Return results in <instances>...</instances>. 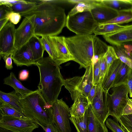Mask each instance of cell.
<instances>
[{
  "label": "cell",
  "instance_id": "6da1fadb",
  "mask_svg": "<svg viewBox=\"0 0 132 132\" xmlns=\"http://www.w3.org/2000/svg\"><path fill=\"white\" fill-rule=\"evenodd\" d=\"M40 3L31 11L22 16L35 15V35L39 37L56 36L65 26L67 19L60 1L39 0Z\"/></svg>",
  "mask_w": 132,
  "mask_h": 132
},
{
  "label": "cell",
  "instance_id": "7a4b0ae2",
  "mask_svg": "<svg viewBox=\"0 0 132 132\" xmlns=\"http://www.w3.org/2000/svg\"><path fill=\"white\" fill-rule=\"evenodd\" d=\"M65 45L79 65V69H86L93 61L104 54L108 46L95 35H77L64 37Z\"/></svg>",
  "mask_w": 132,
  "mask_h": 132
},
{
  "label": "cell",
  "instance_id": "3957f363",
  "mask_svg": "<svg viewBox=\"0 0 132 132\" xmlns=\"http://www.w3.org/2000/svg\"><path fill=\"white\" fill-rule=\"evenodd\" d=\"M40 80L38 89L45 101L52 105L57 99L64 79L60 71V67L49 56L36 61Z\"/></svg>",
  "mask_w": 132,
  "mask_h": 132
},
{
  "label": "cell",
  "instance_id": "277c9868",
  "mask_svg": "<svg viewBox=\"0 0 132 132\" xmlns=\"http://www.w3.org/2000/svg\"><path fill=\"white\" fill-rule=\"evenodd\" d=\"M22 112L26 117L46 126L53 122L52 106L45 101L38 89L20 99Z\"/></svg>",
  "mask_w": 132,
  "mask_h": 132
},
{
  "label": "cell",
  "instance_id": "5b68a950",
  "mask_svg": "<svg viewBox=\"0 0 132 132\" xmlns=\"http://www.w3.org/2000/svg\"><path fill=\"white\" fill-rule=\"evenodd\" d=\"M99 25L90 11H86L68 15L65 26L77 35L92 34Z\"/></svg>",
  "mask_w": 132,
  "mask_h": 132
},
{
  "label": "cell",
  "instance_id": "8992f818",
  "mask_svg": "<svg viewBox=\"0 0 132 132\" xmlns=\"http://www.w3.org/2000/svg\"><path fill=\"white\" fill-rule=\"evenodd\" d=\"M93 63L86 68L81 77L75 76L64 79V86L70 93L72 100L76 95L82 94L87 97L93 86Z\"/></svg>",
  "mask_w": 132,
  "mask_h": 132
},
{
  "label": "cell",
  "instance_id": "52a82bcc",
  "mask_svg": "<svg viewBox=\"0 0 132 132\" xmlns=\"http://www.w3.org/2000/svg\"><path fill=\"white\" fill-rule=\"evenodd\" d=\"M111 94L108 93V101L109 114L118 122L127 103L128 89L126 85L112 88Z\"/></svg>",
  "mask_w": 132,
  "mask_h": 132
},
{
  "label": "cell",
  "instance_id": "ba28073f",
  "mask_svg": "<svg viewBox=\"0 0 132 132\" xmlns=\"http://www.w3.org/2000/svg\"><path fill=\"white\" fill-rule=\"evenodd\" d=\"M52 111L53 121L59 132H71L69 108L62 98L57 99L53 104Z\"/></svg>",
  "mask_w": 132,
  "mask_h": 132
},
{
  "label": "cell",
  "instance_id": "9c48e42d",
  "mask_svg": "<svg viewBox=\"0 0 132 132\" xmlns=\"http://www.w3.org/2000/svg\"><path fill=\"white\" fill-rule=\"evenodd\" d=\"M39 126L37 122L34 119H22L0 114V127L13 132H32Z\"/></svg>",
  "mask_w": 132,
  "mask_h": 132
},
{
  "label": "cell",
  "instance_id": "30bf717a",
  "mask_svg": "<svg viewBox=\"0 0 132 132\" xmlns=\"http://www.w3.org/2000/svg\"><path fill=\"white\" fill-rule=\"evenodd\" d=\"M24 17L21 24L16 30L14 42L16 51L28 42L30 39L35 35V15L33 14Z\"/></svg>",
  "mask_w": 132,
  "mask_h": 132
},
{
  "label": "cell",
  "instance_id": "8fae6325",
  "mask_svg": "<svg viewBox=\"0 0 132 132\" xmlns=\"http://www.w3.org/2000/svg\"><path fill=\"white\" fill-rule=\"evenodd\" d=\"M108 92L104 90L99 84L97 85L96 94L90 103L93 112L103 124L109 116L108 101Z\"/></svg>",
  "mask_w": 132,
  "mask_h": 132
},
{
  "label": "cell",
  "instance_id": "7c38bea8",
  "mask_svg": "<svg viewBox=\"0 0 132 132\" xmlns=\"http://www.w3.org/2000/svg\"><path fill=\"white\" fill-rule=\"evenodd\" d=\"M16 29L14 24L10 22L7 23L0 30V58L15 53L14 47Z\"/></svg>",
  "mask_w": 132,
  "mask_h": 132
},
{
  "label": "cell",
  "instance_id": "4fadbf2b",
  "mask_svg": "<svg viewBox=\"0 0 132 132\" xmlns=\"http://www.w3.org/2000/svg\"><path fill=\"white\" fill-rule=\"evenodd\" d=\"M63 36H50L49 38L56 52L57 58L56 63L59 66L61 64L74 59L65 44Z\"/></svg>",
  "mask_w": 132,
  "mask_h": 132
},
{
  "label": "cell",
  "instance_id": "5bb4252c",
  "mask_svg": "<svg viewBox=\"0 0 132 132\" xmlns=\"http://www.w3.org/2000/svg\"><path fill=\"white\" fill-rule=\"evenodd\" d=\"M90 12L95 20L99 24H102L113 19L118 15V11L103 4L98 0Z\"/></svg>",
  "mask_w": 132,
  "mask_h": 132
},
{
  "label": "cell",
  "instance_id": "9a60e30c",
  "mask_svg": "<svg viewBox=\"0 0 132 132\" xmlns=\"http://www.w3.org/2000/svg\"><path fill=\"white\" fill-rule=\"evenodd\" d=\"M103 36L112 46L132 42V24L116 32Z\"/></svg>",
  "mask_w": 132,
  "mask_h": 132
},
{
  "label": "cell",
  "instance_id": "2e32d148",
  "mask_svg": "<svg viewBox=\"0 0 132 132\" xmlns=\"http://www.w3.org/2000/svg\"><path fill=\"white\" fill-rule=\"evenodd\" d=\"M12 59L17 66L28 67L33 65H35L36 64L34 60L28 42L16 51L12 55Z\"/></svg>",
  "mask_w": 132,
  "mask_h": 132
},
{
  "label": "cell",
  "instance_id": "e0dca14e",
  "mask_svg": "<svg viewBox=\"0 0 132 132\" xmlns=\"http://www.w3.org/2000/svg\"><path fill=\"white\" fill-rule=\"evenodd\" d=\"M74 103L69 108L71 116L76 119L83 117L90 103L86 97L82 94L76 96Z\"/></svg>",
  "mask_w": 132,
  "mask_h": 132
},
{
  "label": "cell",
  "instance_id": "ac0fdd59",
  "mask_svg": "<svg viewBox=\"0 0 132 132\" xmlns=\"http://www.w3.org/2000/svg\"><path fill=\"white\" fill-rule=\"evenodd\" d=\"M122 63L119 59L115 60L107 71L100 84L102 88L108 92L112 88L117 73Z\"/></svg>",
  "mask_w": 132,
  "mask_h": 132
},
{
  "label": "cell",
  "instance_id": "d6986e66",
  "mask_svg": "<svg viewBox=\"0 0 132 132\" xmlns=\"http://www.w3.org/2000/svg\"><path fill=\"white\" fill-rule=\"evenodd\" d=\"M88 132H108L105 124L95 116L90 104L87 109Z\"/></svg>",
  "mask_w": 132,
  "mask_h": 132
},
{
  "label": "cell",
  "instance_id": "ffe728a7",
  "mask_svg": "<svg viewBox=\"0 0 132 132\" xmlns=\"http://www.w3.org/2000/svg\"><path fill=\"white\" fill-rule=\"evenodd\" d=\"M67 1L72 4H76L68 14L71 15L79 13L90 11L94 7L98 0H68Z\"/></svg>",
  "mask_w": 132,
  "mask_h": 132
},
{
  "label": "cell",
  "instance_id": "44dd1931",
  "mask_svg": "<svg viewBox=\"0 0 132 132\" xmlns=\"http://www.w3.org/2000/svg\"><path fill=\"white\" fill-rule=\"evenodd\" d=\"M4 84L13 88L15 91L24 97L32 92L33 91L27 88L16 77L14 73L11 72L8 77L4 79Z\"/></svg>",
  "mask_w": 132,
  "mask_h": 132
},
{
  "label": "cell",
  "instance_id": "7402d4cb",
  "mask_svg": "<svg viewBox=\"0 0 132 132\" xmlns=\"http://www.w3.org/2000/svg\"><path fill=\"white\" fill-rule=\"evenodd\" d=\"M22 97L21 94L15 91L8 93L0 91V100L22 112L19 102Z\"/></svg>",
  "mask_w": 132,
  "mask_h": 132
},
{
  "label": "cell",
  "instance_id": "603a6c76",
  "mask_svg": "<svg viewBox=\"0 0 132 132\" xmlns=\"http://www.w3.org/2000/svg\"><path fill=\"white\" fill-rule=\"evenodd\" d=\"M28 43L34 61L36 62L42 58L45 50L40 38L35 35L30 39Z\"/></svg>",
  "mask_w": 132,
  "mask_h": 132
},
{
  "label": "cell",
  "instance_id": "cb8c5ba5",
  "mask_svg": "<svg viewBox=\"0 0 132 132\" xmlns=\"http://www.w3.org/2000/svg\"><path fill=\"white\" fill-rule=\"evenodd\" d=\"M0 114L22 119H29L22 111L0 100Z\"/></svg>",
  "mask_w": 132,
  "mask_h": 132
},
{
  "label": "cell",
  "instance_id": "d4e9b609",
  "mask_svg": "<svg viewBox=\"0 0 132 132\" xmlns=\"http://www.w3.org/2000/svg\"><path fill=\"white\" fill-rule=\"evenodd\" d=\"M128 25L122 26L113 23L100 24L95 29L94 33L96 36L108 35L123 29Z\"/></svg>",
  "mask_w": 132,
  "mask_h": 132
},
{
  "label": "cell",
  "instance_id": "484cf974",
  "mask_svg": "<svg viewBox=\"0 0 132 132\" xmlns=\"http://www.w3.org/2000/svg\"><path fill=\"white\" fill-rule=\"evenodd\" d=\"M113 46L118 59L132 70V53L127 51L122 44Z\"/></svg>",
  "mask_w": 132,
  "mask_h": 132
},
{
  "label": "cell",
  "instance_id": "4316f807",
  "mask_svg": "<svg viewBox=\"0 0 132 132\" xmlns=\"http://www.w3.org/2000/svg\"><path fill=\"white\" fill-rule=\"evenodd\" d=\"M104 5L118 11L132 9V4L127 0H101Z\"/></svg>",
  "mask_w": 132,
  "mask_h": 132
},
{
  "label": "cell",
  "instance_id": "83f0119b",
  "mask_svg": "<svg viewBox=\"0 0 132 132\" xmlns=\"http://www.w3.org/2000/svg\"><path fill=\"white\" fill-rule=\"evenodd\" d=\"M129 68L127 65L122 62L117 73L112 88L126 85Z\"/></svg>",
  "mask_w": 132,
  "mask_h": 132
},
{
  "label": "cell",
  "instance_id": "f1b7e54d",
  "mask_svg": "<svg viewBox=\"0 0 132 132\" xmlns=\"http://www.w3.org/2000/svg\"><path fill=\"white\" fill-rule=\"evenodd\" d=\"M37 4L35 2L27 1L26 3L15 4L9 9L11 11L21 14L31 11L35 9Z\"/></svg>",
  "mask_w": 132,
  "mask_h": 132
},
{
  "label": "cell",
  "instance_id": "f546056e",
  "mask_svg": "<svg viewBox=\"0 0 132 132\" xmlns=\"http://www.w3.org/2000/svg\"><path fill=\"white\" fill-rule=\"evenodd\" d=\"M118 12V15L116 17L103 24L113 23L119 25L132 21V9Z\"/></svg>",
  "mask_w": 132,
  "mask_h": 132
},
{
  "label": "cell",
  "instance_id": "4dcf8cb0",
  "mask_svg": "<svg viewBox=\"0 0 132 132\" xmlns=\"http://www.w3.org/2000/svg\"><path fill=\"white\" fill-rule=\"evenodd\" d=\"M70 120L74 125L77 132H88L87 109L82 118L76 119L71 116Z\"/></svg>",
  "mask_w": 132,
  "mask_h": 132
},
{
  "label": "cell",
  "instance_id": "1f68e13d",
  "mask_svg": "<svg viewBox=\"0 0 132 132\" xmlns=\"http://www.w3.org/2000/svg\"><path fill=\"white\" fill-rule=\"evenodd\" d=\"M40 39L45 50L48 54L49 56L56 63L57 58V54L50 41L49 37L42 36Z\"/></svg>",
  "mask_w": 132,
  "mask_h": 132
},
{
  "label": "cell",
  "instance_id": "d6a6232c",
  "mask_svg": "<svg viewBox=\"0 0 132 132\" xmlns=\"http://www.w3.org/2000/svg\"><path fill=\"white\" fill-rule=\"evenodd\" d=\"M118 122L122 128L126 132H132V114L122 115Z\"/></svg>",
  "mask_w": 132,
  "mask_h": 132
},
{
  "label": "cell",
  "instance_id": "836d02e7",
  "mask_svg": "<svg viewBox=\"0 0 132 132\" xmlns=\"http://www.w3.org/2000/svg\"><path fill=\"white\" fill-rule=\"evenodd\" d=\"M104 55L107 65V71L113 62L115 60L119 59L114 49L112 46H108L107 50Z\"/></svg>",
  "mask_w": 132,
  "mask_h": 132
},
{
  "label": "cell",
  "instance_id": "e575fe53",
  "mask_svg": "<svg viewBox=\"0 0 132 132\" xmlns=\"http://www.w3.org/2000/svg\"><path fill=\"white\" fill-rule=\"evenodd\" d=\"M93 65V85L97 86L99 84L100 79V70L98 59L94 60Z\"/></svg>",
  "mask_w": 132,
  "mask_h": 132
},
{
  "label": "cell",
  "instance_id": "d590c367",
  "mask_svg": "<svg viewBox=\"0 0 132 132\" xmlns=\"http://www.w3.org/2000/svg\"><path fill=\"white\" fill-rule=\"evenodd\" d=\"M104 54L98 58L100 70L99 84H101L106 72L107 65L106 60Z\"/></svg>",
  "mask_w": 132,
  "mask_h": 132
},
{
  "label": "cell",
  "instance_id": "8d00e7d4",
  "mask_svg": "<svg viewBox=\"0 0 132 132\" xmlns=\"http://www.w3.org/2000/svg\"><path fill=\"white\" fill-rule=\"evenodd\" d=\"M105 122L106 126L112 132H126L120 126L118 121L108 118Z\"/></svg>",
  "mask_w": 132,
  "mask_h": 132
},
{
  "label": "cell",
  "instance_id": "74e56055",
  "mask_svg": "<svg viewBox=\"0 0 132 132\" xmlns=\"http://www.w3.org/2000/svg\"><path fill=\"white\" fill-rule=\"evenodd\" d=\"M21 15L19 13L11 11L8 14L7 17L10 22L14 24H17L20 21Z\"/></svg>",
  "mask_w": 132,
  "mask_h": 132
},
{
  "label": "cell",
  "instance_id": "f35d334b",
  "mask_svg": "<svg viewBox=\"0 0 132 132\" xmlns=\"http://www.w3.org/2000/svg\"><path fill=\"white\" fill-rule=\"evenodd\" d=\"M27 1L23 0H0V5L5 6L9 8L15 4L19 3H26Z\"/></svg>",
  "mask_w": 132,
  "mask_h": 132
},
{
  "label": "cell",
  "instance_id": "ab89813d",
  "mask_svg": "<svg viewBox=\"0 0 132 132\" xmlns=\"http://www.w3.org/2000/svg\"><path fill=\"white\" fill-rule=\"evenodd\" d=\"M37 123L39 125L42 127L46 132H59L53 121L51 123L48 125L46 126H44L40 123L37 122Z\"/></svg>",
  "mask_w": 132,
  "mask_h": 132
},
{
  "label": "cell",
  "instance_id": "60d3db41",
  "mask_svg": "<svg viewBox=\"0 0 132 132\" xmlns=\"http://www.w3.org/2000/svg\"><path fill=\"white\" fill-rule=\"evenodd\" d=\"M126 85L127 86L129 96L132 97V70L129 69Z\"/></svg>",
  "mask_w": 132,
  "mask_h": 132
},
{
  "label": "cell",
  "instance_id": "b9f144b4",
  "mask_svg": "<svg viewBox=\"0 0 132 132\" xmlns=\"http://www.w3.org/2000/svg\"><path fill=\"white\" fill-rule=\"evenodd\" d=\"M11 11L6 6L0 5V20L7 18V15Z\"/></svg>",
  "mask_w": 132,
  "mask_h": 132
},
{
  "label": "cell",
  "instance_id": "7bdbcfd3",
  "mask_svg": "<svg viewBox=\"0 0 132 132\" xmlns=\"http://www.w3.org/2000/svg\"><path fill=\"white\" fill-rule=\"evenodd\" d=\"M12 54L4 56L3 57L5 63V67L7 70H11L13 68L12 61Z\"/></svg>",
  "mask_w": 132,
  "mask_h": 132
},
{
  "label": "cell",
  "instance_id": "ee69618b",
  "mask_svg": "<svg viewBox=\"0 0 132 132\" xmlns=\"http://www.w3.org/2000/svg\"><path fill=\"white\" fill-rule=\"evenodd\" d=\"M96 88L97 86L93 85L87 97L90 104L92 102L96 94Z\"/></svg>",
  "mask_w": 132,
  "mask_h": 132
},
{
  "label": "cell",
  "instance_id": "f6af8a7d",
  "mask_svg": "<svg viewBox=\"0 0 132 132\" xmlns=\"http://www.w3.org/2000/svg\"><path fill=\"white\" fill-rule=\"evenodd\" d=\"M29 72L27 70L24 69L20 71L19 74V79L21 80H26L28 77Z\"/></svg>",
  "mask_w": 132,
  "mask_h": 132
},
{
  "label": "cell",
  "instance_id": "bcb514c9",
  "mask_svg": "<svg viewBox=\"0 0 132 132\" xmlns=\"http://www.w3.org/2000/svg\"><path fill=\"white\" fill-rule=\"evenodd\" d=\"M132 114V109L130 105L127 103L124 108L122 115H128Z\"/></svg>",
  "mask_w": 132,
  "mask_h": 132
},
{
  "label": "cell",
  "instance_id": "7dc6e473",
  "mask_svg": "<svg viewBox=\"0 0 132 132\" xmlns=\"http://www.w3.org/2000/svg\"><path fill=\"white\" fill-rule=\"evenodd\" d=\"M122 44L127 50L132 53V42Z\"/></svg>",
  "mask_w": 132,
  "mask_h": 132
},
{
  "label": "cell",
  "instance_id": "c3c4849f",
  "mask_svg": "<svg viewBox=\"0 0 132 132\" xmlns=\"http://www.w3.org/2000/svg\"><path fill=\"white\" fill-rule=\"evenodd\" d=\"M9 21V19L7 17L0 20V30Z\"/></svg>",
  "mask_w": 132,
  "mask_h": 132
},
{
  "label": "cell",
  "instance_id": "681fc988",
  "mask_svg": "<svg viewBox=\"0 0 132 132\" xmlns=\"http://www.w3.org/2000/svg\"><path fill=\"white\" fill-rule=\"evenodd\" d=\"M0 132H13L6 129L0 127Z\"/></svg>",
  "mask_w": 132,
  "mask_h": 132
},
{
  "label": "cell",
  "instance_id": "f907efd6",
  "mask_svg": "<svg viewBox=\"0 0 132 132\" xmlns=\"http://www.w3.org/2000/svg\"><path fill=\"white\" fill-rule=\"evenodd\" d=\"M127 103L131 106L132 109V99L129 98L128 96L127 97Z\"/></svg>",
  "mask_w": 132,
  "mask_h": 132
},
{
  "label": "cell",
  "instance_id": "816d5d0a",
  "mask_svg": "<svg viewBox=\"0 0 132 132\" xmlns=\"http://www.w3.org/2000/svg\"><path fill=\"white\" fill-rule=\"evenodd\" d=\"M128 2L132 4V0H127Z\"/></svg>",
  "mask_w": 132,
  "mask_h": 132
}]
</instances>
